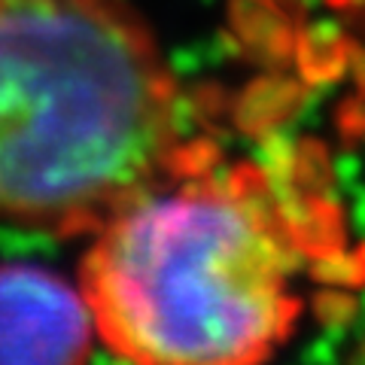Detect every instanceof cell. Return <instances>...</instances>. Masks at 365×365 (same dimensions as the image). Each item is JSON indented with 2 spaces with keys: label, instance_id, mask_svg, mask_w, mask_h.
<instances>
[{
  "label": "cell",
  "instance_id": "2",
  "mask_svg": "<svg viewBox=\"0 0 365 365\" xmlns=\"http://www.w3.org/2000/svg\"><path fill=\"white\" fill-rule=\"evenodd\" d=\"M189 146L186 98L119 0H0V222L91 235Z\"/></svg>",
  "mask_w": 365,
  "mask_h": 365
},
{
  "label": "cell",
  "instance_id": "3",
  "mask_svg": "<svg viewBox=\"0 0 365 365\" xmlns=\"http://www.w3.org/2000/svg\"><path fill=\"white\" fill-rule=\"evenodd\" d=\"M98 341L83 289L37 265H0V362H83Z\"/></svg>",
  "mask_w": 365,
  "mask_h": 365
},
{
  "label": "cell",
  "instance_id": "1",
  "mask_svg": "<svg viewBox=\"0 0 365 365\" xmlns=\"http://www.w3.org/2000/svg\"><path fill=\"white\" fill-rule=\"evenodd\" d=\"M311 222L256 162L192 143L91 228L79 289L98 341L140 365H247L307 317Z\"/></svg>",
  "mask_w": 365,
  "mask_h": 365
},
{
  "label": "cell",
  "instance_id": "4",
  "mask_svg": "<svg viewBox=\"0 0 365 365\" xmlns=\"http://www.w3.org/2000/svg\"><path fill=\"white\" fill-rule=\"evenodd\" d=\"M353 356H356L359 362H365V332L356 338V353H353Z\"/></svg>",
  "mask_w": 365,
  "mask_h": 365
}]
</instances>
